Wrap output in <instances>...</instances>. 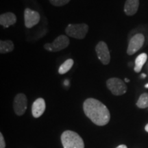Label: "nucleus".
I'll return each mask as SVG.
<instances>
[{
    "mask_svg": "<svg viewBox=\"0 0 148 148\" xmlns=\"http://www.w3.org/2000/svg\"><path fill=\"white\" fill-rule=\"evenodd\" d=\"M49 1L51 4L55 6H62V5L67 4L71 0H49Z\"/></svg>",
    "mask_w": 148,
    "mask_h": 148,
    "instance_id": "nucleus-17",
    "label": "nucleus"
},
{
    "mask_svg": "<svg viewBox=\"0 0 148 148\" xmlns=\"http://www.w3.org/2000/svg\"><path fill=\"white\" fill-rule=\"evenodd\" d=\"M125 82H130V79H127V78H125Z\"/></svg>",
    "mask_w": 148,
    "mask_h": 148,
    "instance_id": "nucleus-23",
    "label": "nucleus"
},
{
    "mask_svg": "<svg viewBox=\"0 0 148 148\" xmlns=\"http://www.w3.org/2000/svg\"><path fill=\"white\" fill-rule=\"evenodd\" d=\"M61 141L64 148H84L82 138L73 131H64L61 135Z\"/></svg>",
    "mask_w": 148,
    "mask_h": 148,
    "instance_id": "nucleus-2",
    "label": "nucleus"
},
{
    "mask_svg": "<svg viewBox=\"0 0 148 148\" xmlns=\"http://www.w3.org/2000/svg\"><path fill=\"white\" fill-rule=\"evenodd\" d=\"M145 88H148V83H147V84H145Z\"/></svg>",
    "mask_w": 148,
    "mask_h": 148,
    "instance_id": "nucleus-24",
    "label": "nucleus"
},
{
    "mask_svg": "<svg viewBox=\"0 0 148 148\" xmlns=\"http://www.w3.org/2000/svg\"><path fill=\"white\" fill-rule=\"evenodd\" d=\"M64 85H65V86H68V85L69 84V80H67V79H66V80L64 81Z\"/></svg>",
    "mask_w": 148,
    "mask_h": 148,
    "instance_id": "nucleus-20",
    "label": "nucleus"
},
{
    "mask_svg": "<svg viewBox=\"0 0 148 148\" xmlns=\"http://www.w3.org/2000/svg\"><path fill=\"white\" fill-rule=\"evenodd\" d=\"M95 51L98 58L101 61V63L104 65L108 64L110 60V55L106 42L103 41L98 42L95 47Z\"/></svg>",
    "mask_w": 148,
    "mask_h": 148,
    "instance_id": "nucleus-8",
    "label": "nucleus"
},
{
    "mask_svg": "<svg viewBox=\"0 0 148 148\" xmlns=\"http://www.w3.org/2000/svg\"><path fill=\"white\" fill-rule=\"evenodd\" d=\"M45 101L42 98H38L34 101L32 106V115L35 118H38L45 110Z\"/></svg>",
    "mask_w": 148,
    "mask_h": 148,
    "instance_id": "nucleus-10",
    "label": "nucleus"
},
{
    "mask_svg": "<svg viewBox=\"0 0 148 148\" xmlns=\"http://www.w3.org/2000/svg\"><path fill=\"white\" fill-rule=\"evenodd\" d=\"M107 88L114 95H122L127 91V86L121 79L112 77L107 80Z\"/></svg>",
    "mask_w": 148,
    "mask_h": 148,
    "instance_id": "nucleus-4",
    "label": "nucleus"
},
{
    "mask_svg": "<svg viewBox=\"0 0 148 148\" xmlns=\"http://www.w3.org/2000/svg\"><path fill=\"white\" fill-rule=\"evenodd\" d=\"M147 59V55L145 53H140L136 57L135 60V66H134V71L136 73H139L141 71L142 67H143L144 64L145 63Z\"/></svg>",
    "mask_w": 148,
    "mask_h": 148,
    "instance_id": "nucleus-13",
    "label": "nucleus"
},
{
    "mask_svg": "<svg viewBox=\"0 0 148 148\" xmlns=\"http://www.w3.org/2000/svg\"><path fill=\"white\" fill-rule=\"evenodd\" d=\"M27 99L25 95L18 93L15 96L13 101V108L15 113L18 116H21L25 113L27 109Z\"/></svg>",
    "mask_w": 148,
    "mask_h": 148,
    "instance_id": "nucleus-7",
    "label": "nucleus"
},
{
    "mask_svg": "<svg viewBox=\"0 0 148 148\" xmlns=\"http://www.w3.org/2000/svg\"><path fill=\"white\" fill-rule=\"evenodd\" d=\"M116 148H127V146L125 145H121L118 146V147H116Z\"/></svg>",
    "mask_w": 148,
    "mask_h": 148,
    "instance_id": "nucleus-19",
    "label": "nucleus"
},
{
    "mask_svg": "<svg viewBox=\"0 0 148 148\" xmlns=\"http://www.w3.org/2000/svg\"><path fill=\"white\" fill-rule=\"evenodd\" d=\"M140 76H141L142 78H145V77H146V75H145V73H142Z\"/></svg>",
    "mask_w": 148,
    "mask_h": 148,
    "instance_id": "nucleus-21",
    "label": "nucleus"
},
{
    "mask_svg": "<svg viewBox=\"0 0 148 148\" xmlns=\"http://www.w3.org/2000/svg\"><path fill=\"white\" fill-rule=\"evenodd\" d=\"M145 42V36L143 34H136L130 40L127 53L128 55H133L143 47Z\"/></svg>",
    "mask_w": 148,
    "mask_h": 148,
    "instance_id": "nucleus-6",
    "label": "nucleus"
},
{
    "mask_svg": "<svg viewBox=\"0 0 148 148\" xmlns=\"http://www.w3.org/2000/svg\"><path fill=\"white\" fill-rule=\"evenodd\" d=\"M88 30V25L85 23L69 24L65 29L66 34L69 36L76 39H83L85 38Z\"/></svg>",
    "mask_w": 148,
    "mask_h": 148,
    "instance_id": "nucleus-3",
    "label": "nucleus"
},
{
    "mask_svg": "<svg viewBox=\"0 0 148 148\" xmlns=\"http://www.w3.org/2000/svg\"><path fill=\"white\" fill-rule=\"evenodd\" d=\"M16 22V16L12 12H6L0 15V24L4 27H8Z\"/></svg>",
    "mask_w": 148,
    "mask_h": 148,
    "instance_id": "nucleus-11",
    "label": "nucleus"
},
{
    "mask_svg": "<svg viewBox=\"0 0 148 148\" xmlns=\"http://www.w3.org/2000/svg\"><path fill=\"white\" fill-rule=\"evenodd\" d=\"M136 106L140 108H148V93H143L138 98Z\"/></svg>",
    "mask_w": 148,
    "mask_h": 148,
    "instance_id": "nucleus-16",
    "label": "nucleus"
},
{
    "mask_svg": "<svg viewBox=\"0 0 148 148\" xmlns=\"http://www.w3.org/2000/svg\"><path fill=\"white\" fill-rule=\"evenodd\" d=\"M5 143L4 141V138H3V134L0 133V148H5Z\"/></svg>",
    "mask_w": 148,
    "mask_h": 148,
    "instance_id": "nucleus-18",
    "label": "nucleus"
},
{
    "mask_svg": "<svg viewBox=\"0 0 148 148\" xmlns=\"http://www.w3.org/2000/svg\"><path fill=\"white\" fill-rule=\"evenodd\" d=\"M69 45V39L66 36L60 35L57 37L51 43H46L44 45V48L46 50L52 52L59 51L65 49Z\"/></svg>",
    "mask_w": 148,
    "mask_h": 148,
    "instance_id": "nucleus-5",
    "label": "nucleus"
},
{
    "mask_svg": "<svg viewBox=\"0 0 148 148\" xmlns=\"http://www.w3.org/2000/svg\"><path fill=\"white\" fill-rule=\"evenodd\" d=\"M145 130L146 132H148V123H147V125H145Z\"/></svg>",
    "mask_w": 148,
    "mask_h": 148,
    "instance_id": "nucleus-22",
    "label": "nucleus"
},
{
    "mask_svg": "<svg viewBox=\"0 0 148 148\" xmlns=\"http://www.w3.org/2000/svg\"><path fill=\"white\" fill-rule=\"evenodd\" d=\"M138 6L139 0H126L124 5V12L127 16H132L136 13Z\"/></svg>",
    "mask_w": 148,
    "mask_h": 148,
    "instance_id": "nucleus-12",
    "label": "nucleus"
},
{
    "mask_svg": "<svg viewBox=\"0 0 148 148\" xmlns=\"http://www.w3.org/2000/svg\"><path fill=\"white\" fill-rule=\"evenodd\" d=\"M14 50V43L11 40H1L0 41V52L6 53Z\"/></svg>",
    "mask_w": 148,
    "mask_h": 148,
    "instance_id": "nucleus-14",
    "label": "nucleus"
},
{
    "mask_svg": "<svg viewBox=\"0 0 148 148\" xmlns=\"http://www.w3.org/2000/svg\"><path fill=\"white\" fill-rule=\"evenodd\" d=\"M24 19L25 27L27 28H31L38 23L40 20V16L37 11L27 8L24 11Z\"/></svg>",
    "mask_w": 148,
    "mask_h": 148,
    "instance_id": "nucleus-9",
    "label": "nucleus"
},
{
    "mask_svg": "<svg viewBox=\"0 0 148 148\" xmlns=\"http://www.w3.org/2000/svg\"><path fill=\"white\" fill-rule=\"evenodd\" d=\"M83 109L85 114L97 125L103 126L110 121V114L108 109L103 103L94 98H88L84 101Z\"/></svg>",
    "mask_w": 148,
    "mask_h": 148,
    "instance_id": "nucleus-1",
    "label": "nucleus"
},
{
    "mask_svg": "<svg viewBox=\"0 0 148 148\" xmlns=\"http://www.w3.org/2000/svg\"><path fill=\"white\" fill-rule=\"evenodd\" d=\"M73 62H74L73 59H68V60H66L59 67L58 73L60 74H64L67 73L71 69L72 66H73Z\"/></svg>",
    "mask_w": 148,
    "mask_h": 148,
    "instance_id": "nucleus-15",
    "label": "nucleus"
}]
</instances>
